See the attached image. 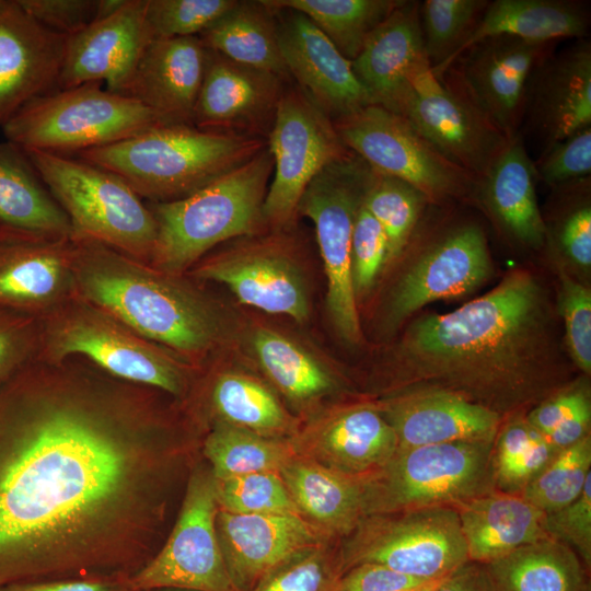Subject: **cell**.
<instances>
[{"label":"cell","mask_w":591,"mask_h":591,"mask_svg":"<svg viewBox=\"0 0 591 591\" xmlns=\"http://www.w3.org/2000/svg\"><path fill=\"white\" fill-rule=\"evenodd\" d=\"M158 392L76 357L0 382V587L128 559L179 426Z\"/></svg>","instance_id":"obj_1"},{"label":"cell","mask_w":591,"mask_h":591,"mask_svg":"<svg viewBox=\"0 0 591 591\" xmlns=\"http://www.w3.org/2000/svg\"><path fill=\"white\" fill-rule=\"evenodd\" d=\"M412 389L459 394L499 415L552 390L555 339L546 294L513 269L493 290L445 314L413 322L398 345Z\"/></svg>","instance_id":"obj_2"},{"label":"cell","mask_w":591,"mask_h":591,"mask_svg":"<svg viewBox=\"0 0 591 591\" xmlns=\"http://www.w3.org/2000/svg\"><path fill=\"white\" fill-rule=\"evenodd\" d=\"M74 240L76 293L190 364L227 340L228 320L187 275H174L99 241Z\"/></svg>","instance_id":"obj_3"},{"label":"cell","mask_w":591,"mask_h":591,"mask_svg":"<svg viewBox=\"0 0 591 591\" xmlns=\"http://www.w3.org/2000/svg\"><path fill=\"white\" fill-rule=\"evenodd\" d=\"M266 146L262 137L160 124L77 157L118 175L144 201L169 202L240 167Z\"/></svg>","instance_id":"obj_4"},{"label":"cell","mask_w":591,"mask_h":591,"mask_svg":"<svg viewBox=\"0 0 591 591\" xmlns=\"http://www.w3.org/2000/svg\"><path fill=\"white\" fill-rule=\"evenodd\" d=\"M274 160L266 146L252 160L193 195L169 202L146 201L157 223L151 266L186 273L217 245L268 229L263 206Z\"/></svg>","instance_id":"obj_5"},{"label":"cell","mask_w":591,"mask_h":591,"mask_svg":"<svg viewBox=\"0 0 591 591\" xmlns=\"http://www.w3.org/2000/svg\"><path fill=\"white\" fill-rule=\"evenodd\" d=\"M37 360L81 358L116 379L183 397L199 368L152 343L77 293L39 318Z\"/></svg>","instance_id":"obj_6"},{"label":"cell","mask_w":591,"mask_h":591,"mask_svg":"<svg viewBox=\"0 0 591 591\" xmlns=\"http://www.w3.org/2000/svg\"><path fill=\"white\" fill-rule=\"evenodd\" d=\"M24 150L67 215L72 237L99 241L150 264L157 223L147 202L124 179L79 158Z\"/></svg>","instance_id":"obj_7"},{"label":"cell","mask_w":591,"mask_h":591,"mask_svg":"<svg viewBox=\"0 0 591 591\" xmlns=\"http://www.w3.org/2000/svg\"><path fill=\"white\" fill-rule=\"evenodd\" d=\"M165 124L138 101L90 82L30 101L1 128L23 149L69 155Z\"/></svg>","instance_id":"obj_8"},{"label":"cell","mask_w":591,"mask_h":591,"mask_svg":"<svg viewBox=\"0 0 591 591\" xmlns=\"http://www.w3.org/2000/svg\"><path fill=\"white\" fill-rule=\"evenodd\" d=\"M495 441H456L397 449L362 477L366 517L449 506L495 489Z\"/></svg>","instance_id":"obj_9"},{"label":"cell","mask_w":591,"mask_h":591,"mask_svg":"<svg viewBox=\"0 0 591 591\" xmlns=\"http://www.w3.org/2000/svg\"><path fill=\"white\" fill-rule=\"evenodd\" d=\"M374 171L351 155L324 167L301 197L298 215L314 224L327 281L326 309L338 336L350 345L362 334L351 270L355 219L370 187Z\"/></svg>","instance_id":"obj_10"},{"label":"cell","mask_w":591,"mask_h":591,"mask_svg":"<svg viewBox=\"0 0 591 591\" xmlns=\"http://www.w3.org/2000/svg\"><path fill=\"white\" fill-rule=\"evenodd\" d=\"M338 548L341 572L376 564L437 581L468 561L454 507L441 506L364 517Z\"/></svg>","instance_id":"obj_11"},{"label":"cell","mask_w":591,"mask_h":591,"mask_svg":"<svg viewBox=\"0 0 591 591\" xmlns=\"http://www.w3.org/2000/svg\"><path fill=\"white\" fill-rule=\"evenodd\" d=\"M267 147L274 171L263 217L274 231L293 224L302 195L324 167L352 154L333 120L296 84L286 86L281 95Z\"/></svg>","instance_id":"obj_12"},{"label":"cell","mask_w":591,"mask_h":591,"mask_svg":"<svg viewBox=\"0 0 591 591\" xmlns=\"http://www.w3.org/2000/svg\"><path fill=\"white\" fill-rule=\"evenodd\" d=\"M333 123L345 146L372 170L408 183L430 202L474 196L476 179L401 115L371 104Z\"/></svg>","instance_id":"obj_13"},{"label":"cell","mask_w":591,"mask_h":591,"mask_svg":"<svg viewBox=\"0 0 591 591\" xmlns=\"http://www.w3.org/2000/svg\"><path fill=\"white\" fill-rule=\"evenodd\" d=\"M218 510L212 474L195 472L170 537L160 553L128 580L129 588L132 591L158 588L240 591L219 544Z\"/></svg>","instance_id":"obj_14"},{"label":"cell","mask_w":591,"mask_h":591,"mask_svg":"<svg viewBox=\"0 0 591 591\" xmlns=\"http://www.w3.org/2000/svg\"><path fill=\"white\" fill-rule=\"evenodd\" d=\"M275 232L242 237L243 243L204 256L186 275L225 286L243 304L305 322L309 294L292 241Z\"/></svg>","instance_id":"obj_15"},{"label":"cell","mask_w":591,"mask_h":591,"mask_svg":"<svg viewBox=\"0 0 591 591\" xmlns=\"http://www.w3.org/2000/svg\"><path fill=\"white\" fill-rule=\"evenodd\" d=\"M558 42L512 36L485 38L465 50L441 78L508 139L520 132L531 73L556 51Z\"/></svg>","instance_id":"obj_16"},{"label":"cell","mask_w":591,"mask_h":591,"mask_svg":"<svg viewBox=\"0 0 591 591\" xmlns=\"http://www.w3.org/2000/svg\"><path fill=\"white\" fill-rule=\"evenodd\" d=\"M396 114L476 181L508 141L468 101L439 80L431 68L413 77Z\"/></svg>","instance_id":"obj_17"},{"label":"cell","mask_w":591,"mask_h":591,"mask_svg":"<svg viewBox=\"0 0 591 591\" xmlns=\"http://www.w3.org/2000/svg\"><path fill=\"white\" fill-rule=\"evenodd\" d=\"M493 274L487 237L472 221L452 224L428 244L395 285L385 321L395 328L419 309L437 300L464 297Z\"/></svg>","instance_id":"obj_18"},{"label":"cell","mask_w":591,"mask_h":591,"mask_svg":"<svg viewBox=\"0 0 591 591\" xmlns=\"http://www.w3.org/2000/svg\"><path fill=\"white\" fill-rule=\"evenodd\" d=\"M206 49L192 125L205 130L267 139L289 80Z\"/></svg>","instance_id":"obj_19"},{"label":"cell","mask_w":591,"mask_h":591,"mask_svg":"<svg viewBox=\"0 0 591 591\" xmlns=\"http://www.w3.org/2000/svg\"><path fill=\"white\" fill-rule=\"evenodd\" d=\"M274 9L289 77L323 113L335 120L373 104L351 62L304 14Z\"/></svg>","instance_id":"obj_20"},{"label":"cell","mask_w":591,"mask_h":591,"mask_svg":"<svg viewBox=\"0 0 591 591\" xmlns=\"http://www.w3.org/2000/svg\"><path fill=\"white\" fill-rule=\"evenodd\" d=\"M289 440L296 455L355 477L379 471L398 449L393 428L370 404L331 408Z\"/></svg>","instance_id":"obj_21"},{"label":"cell","mask_w":591,"mask_h":591,"mask_svg":"<svg viewBox=\"0 0 591 591\" xmlns=\"http://www.w3.org/2000/svg\"><path fill=\"white\" fill-rule=\"evenodd\" d=\"M144 11L146 0H126L111 16L68 36L56 90L105 82L107 90L124 94L153 39Z\"/></svg>","instance_id":"obj_22"},{"label":"cell","mask_w":591,"mask_h":591,"mask_svg":"<svg viewBox=\"0 0 591 591\" xmlns=\"http://www.w3.org/2000/svg\"><path fill=\"white\" fill-rule=\"evenodd\" d=\"M74 294L72 237L0 235V308L39 320Z\"/></svg>","instance_id":"obj_23"},{"label":"cell","mask_w":591,"mask_h":591,"mask_svg":"<svg viewBox=\"0 0 591 591\" xmlns=\"http://www.w3.org/2000/svg\"><path fill=\"white\" fill-rule=\"evenodd\" d=\"M66 40L19 0H0V127L30 101L57 89Z\"/></svg>","instance_id":"obj_24"},{"label":"cell","mask_w":591,"mask_h":591,"mask_svg":"<svg viewBox=\"0 0 591 591\" xmlns=\"http://www.w3.org/2000/svg\"><path fill=\"white\" fill-rule=\"evenodd\" d=\"M522 124L544 148L591 126L589 38L555 51L531 73Z\"/></svg>","instance_id":"obj_25"},{"label":"cell","mask_w":591,"mask_h":591,"mask_svg":"<svg viewBox=\"0 0 591 591\" xmlns=\"http://www.w3.org/2000/svg\"><path fill=\"white\" fill-rule=\"evenodd\" d=\"M216 529L229 573L240 591H253L271 570L329 540L299 515L218 510Z\"/></svg>","instance_id":"obj_26"},{"label":"cell","mask_w":591,"mask_h":591,"mask_svg":"<svg viewBox=\"0 0 591 591\" xmlns=\"http://www.w3.org/2000/svg\"><path fill=\"white\" fill-rule=\"evenodd\" d=\"M398 449L456 441H495L501 415L459 394L410 389L378 405Z\"/></svg>","instance_id":"obj_27"},{"label":"cell","mask_w":591,"mask_h":591,"mask_svg":"<svg viewBox=\"0 0 591 591\" xmlns=\"http://www.w3.org/2000/svg\"><path fill=\"white\" fill-rule=\"evenodd\" d=\"M352 70L373 104L396 113L409 81L431 68L420 23V2L402 3L370 34Z\"/></svg>","instance_id":"obj_28"},{"label":"cell","mask_w":591,"mask_h":591,"mask_svg":"<svg viewBox=\"0 0 591 591\" xmlns=\"http://www.w3.org/2000/svg\"><path fill=\"white\" fill-rule=\"evenodd\" d=\"M207 49L198 36L155 38L143 50L124 92L165 124H189Z\"/></svg>","instance_id":"obj_29"},{"label":"cell","mask_w":591,"mask_h":591,"mask_svg":"<svg viewBox=\"0 0 591 591\" xmlns=\"http://www.w3.org/2000/svg\"><path fill=\"white\" fill-rule=\"evenodd\" d=\"M534 161L521 132L508 139L487 172L476 181L474 196L512 242L529 248L545 244L546 229L536 197Z\"/></svg>","instance_id":"obj_30"},{"label":"cell","mask_w":591,"mask_h":591,"mask_svg":"<svg viewBox=\"0 0 591 591\" xmlns=\"http://www.w3.org/2000/svg\"><path fill=\"white\" fill-rule=\"evenodd\" d=\"M454 508L471 561L487 564L551 537L545 529L546 513L518 494L494 489Z\"/></svg>","instance_id":"obj_31"},{"label":"cell","mask_w":591,"mask_h":591,"mask_svg":"<svg viewBox=\"0 0 591 591\" xmlns=\"http://www.w3.org/2000/svg\"><path fill=\"white\" fill-rule=\"evenodd\" d=\"M300 515L325 538L349 535L366 517L362 477L293 456L279 472Z\"/></svg>","instance_id":"obj_32"},{"label":"cell","mask_w":591,"mask_h":591,"mask_svg":"<svg viewBox=\"0 0 591 591\" xmlns=\"http://www.w3.org/2000/svg\"><path fill=\"white\" fill-rule=\"evenodd\" d=\"M0 235L72 237L71 223L25 150L0 142Z\"/></svg>","instance_id":"obj_33"},{"label":"cell","mask_w":591,"mask_h":591,"mask_svg":"<svg viewBox=\"0 0 591 591\" xmlns=\"http://www.w3.org/2000/svg\"><path fill=\"white\" fill-rule=\"evenodd\" d=\"M589 27L590 10L586 2L577 0L489 1L455 60L471 46L488 37L512 36L536 43L559 42L563 38L582 39L587 38Z\"/></svg>","instance_id":"obj_34"},{"label":"cell","mask_w":591,"mask_h":591,"mask_svg":"<svg viewBox=\"0 0 591 591\" xmlns=\"http://www.w3.org/2000/svg\"><path fill=\"white\" fill-rule=\"evenodd\" d=\"M198 37L206 48L235 62L290 79L280 53L275 9L265 0H236Z\"/></svg>","instance_id":"obj_35"},{"label":"cell","mask_w":591,"mask_h":591,"mask_svg":"<svg viewBox=\"0 0 591 591\" xmlns=\"http://www.w3.org/2000/svg\"><path fill=\"white\" fill-rule=\"evenodd\" d=\"M494 591H589L578 555L554 537L485 564Z\"/></svg>","instance_id":"obj_36"},{"label":"cell","mask_w":591,"mask_h":591,"mask_svg":"<svg viewBox=\"0 0 591 591\" xmlns=\"http://www.w3.org/2000/svg\"><path fill=\"white\" fill-rule=\"evenodd\" d=\"M251 347L260 369L270 382L293 404L304 406L337 386L329 369L305 347L270 327H258Z\"/></svg>","instance_id":"obj_37"},{"label":"cell","mask_w":591,"mask_h":591,"mask_svg":"<svg viewBox=\"0 0 591 591\" xmlns=\"http://www.w3.org/2000/svg\"><path fill=\"white\" fill-rule=\"evenodd\" d=\"M209 403L217 420L263 437L291 439L300 428L268 386L242 372L219 373L211 384Z\"/></svg>","instance_id":"obj_38"},{"label":"cell","mask_w":591,"mask_h":591,"mask_svg":"<svg viewBox=\"0 0 591 591\" xmlns=\"http://www.w3.org/2000/svg\"><path fill=\"white\" fill-rule=\"evenodd\" d=\"M304 14L350 62L403 0H265Z\"/></svg>","instance_id":"obj_39"},{"label":"cell","mask_w":591,"mask_h":591,"mask_svg":"<svg viewBox=\"0 0 591 591\" xmlns=\"http://www.w3.org/2000/svg\"><path fill=\"white\" fill-rule=\"evenodd\" d=\"M215 479L260 472L279 473L296 452L289 439L263 437L217 420L204 443Z\"/></svg>","instance_id":"obj_40"},{"label":"cell","mask_w":591,"mask_h":591,"mask_svg":"<svg viewBox=\"0 0 591 591\" xmlns=\"http://www.w3.org/2000/svg\"><path fill=\"white\" fill-rule=\"evenodd\" d=\"M487 0H426L420 3L425 51L440 79L477 25Z\"/></svg>","instance_id":"obj_41"},{"label":"cell","mask_w":591,"mask_h":591,"mask_svg":"<svg viewBox=\"0 0 591 591\" xmlns=\"http://www.w3.org/2000/svg\"><path fill=\"white\" fill-rule=\"evenodd\" d=\"M428 202V198L408 183L374 171L363 207L385 234L387 264L406 250Z\"/></svg>","instance_id":"obj_42"},{"label":"cell","mask_w":591,"mask_h":591,"mask_svg":"<svg viewBox=\"0 0 591 591\" xmlns=\"http://www.w3.org/2000/svg\"><path fill=\"white\" fill-rule=\"evenodd\" d=\"M591 438L584 437L561 449L549 464L520 494L545 513L557 511L581 494L591 478Z\"/></svg>","instance_id":"obj_43"},{"label":"cell","mask_w":591,"mask_h":591,"mask_svg":"<svg viewBox=\"0 0 591 591\" xmlns=\"http://www.w3.org/2000/svg\"><path fill=\"white\" fill-rule=\"evenodd\" d=\"M213 484L220 510L301 517L279 473L260 472L227 479L213 478Z\"/></svg>","instance_id":"obj_44"},{"label":"cell","mask_w":591,"mask_h":591,"mask_svg":"<svg viewBox=\"0 0 591 591\" xmlns=\"http://www.w3.org/2000/svg\"><path fill=\"white\" fill-rule=\"evenodd\" d=\"M331 541L301 552L267 573L253 591H337L343 575Z\"/></svg>","instance_id":"obj_45"},{"label":"cell","mask_w":591,"mask_h":591,"mask_svg":"<svg viewBox=\"0 0 591 591\" xmlns=\"http://www.w3.org/2000/svg\"><path fill=\"white\" fill-rule=\"evenodd\" d=\"M236 0H146V21L152 38L199 36Z\"/></svg>","instance_id":"obj_46"},{"label":"cell","mask_w":591,"mask_h":591,"mask_svg":"<svg viewBox=\"0 0 591 591\" xmlns=\"http://www.w3.org/2000/svg\"><path fill=\"white\" fill-rule=\"evenodd\" d=\"M387 256L385 234L362 202L351 237V270L357 301L374 287L384 267L389 265Z\"/></svg>","instance_id":"obj_47"},{"label":"cell","mask_w":591,"mask_h":591,"mask_svg":"<svg viewBox=\"0 0 591 591\" xmlns=\"http://www.w3.org/2000/svg\"><path fill=\"white\" fill-rule=\"evenodd\" d=\"M558 312L564 320L570 357L584 373L591 372V292L565 273L559 276Z\"/></svg>","instance_id":"obj_48"},{"label":"cell","mask_w":591,"mask_h":591,"mask_svg":"<svg viewBox=\"0 0 591 591\" xmlns=\"http://www.w3.org/2000/svg\"><path fill=\"white\" fill-rule=\"evenodd\" d=\"M537 179L556 187L591 174V126L543 149L534 161Z\"/></svg>","instance_id":"obj_49"},{"label":"cell","mask_w":591,"mask_h":591,"mask_svg":"<svg viewBox=\"0 0 591 591\" xmlns=\"http://www.w3.org/2000/svg\"><path fill=\"white\" fill-rule=\"evenodd\" d=\"M590 184L572 205L559 215L553 227L545 225V244L552 241L572 264L584 269L591 266ZM544 244V245H545Z\"/></svg>","instance_id":"obj_50"},{"label":"cell","mask_w":591,"mask_h":591,"mask_svg":"<svg viewBox=\"0 0 591 591\" xmlns=\"http://www.w3.org/2000/svg\"><path fill=\"white\" fill-rule=\"evenodd\" d=\"M39 320L0 308V382L37 360Z\"/></svg>","instance_id":"obj_51"},{"label":"cell","mask_w":591,"mask_h":591,"mask_svg":"<svg viewBox=\"0 0 591 591\" xmlns=\"http://www.w3.org/2000/svg\"><path fill=\"white\" fill-rule=\"evenodd\" d=\"M545 529L551 537L569 546L584 567L591 566V478L579 497L568 506L546 513Z\"/></svg>","instance_id":"obj_52"},{"label":"cell","mask_w":591,"mask_h":591,"mask_svg":"<svg viewBox=\"0 0 591 591\" xmlns=\"http://www.w3.org/2000/svg\"><path fill=\"white\" fill-rule=\"evenodd\" d=\"M45 28L71 36L95 21L96 0H19Z\"/></svg>","instance_id":"obj_53"},{"label":"cell","mask_w":591,"mask_h":591,"mask_svg":"<svg viewBox=\"0 0 591 591\" xmlns=\"http://www.w3.org/2000/svg\"><path fill=\"white\" fill-rule=\"evenodd\" d=\"M430 582L433 581L408 577L381 565L360 564L341 575L337 591H407Z\"/></svg>","instance_id":"obj_54"},{"label":"cell","mask_w":591,"mask_h":591,"mask_svg":"<svg viewBox=\"0 0 591 591\" xmlns=\"http://www.w3.org/2000/svg\"><path fill=\"white\" fill-rule=\"evenodd\" d=\"M589 403V395L582 389H567L544 398L526 415L525 419L536 431L546 437L559 424Z\"/></svg>","instance_id":"obj_55"},{"label":"cell","mask_w":591,"mask_h":591,"mask_svg":"<svg viewBox=\"0 0 591 591\" xmlns=\"http://www.w3.org/2000/svg\"><path fill=\"white\" fill-rule=\"evenodd\" d=\"M434 591H494L485 564L466 561L440 579Z\"/></svg>","instance_id":"obj_56"},{"label":"cell","mask_w":591,"mask_h":591,"mask_svg":"<svg viewBox=\"0 0 591 591\" xmlns=\"http://www.w3.org/2000/svg\"><path fill=\"white\" fill-rule=\"evenodd\" d=\"M591 403L583 405L559 424L545 438L558 450L565 449L590 436Z\"/></svg>","instance_id":"obj_57"},{"label":"cell","mask_w":591,"mask_h":591,"mask_svg":"<svg viewBox=\"0 0 591 591\" xmlns=\"http://www.w3.org/2000/svg\"><path fill=\"white\" fill-rule=\"evenodd\" d=\"M0 591H124V589L116 582L65 580L10 584L0 587Z\"/></svg>","instance_id":"obj_58"},{"label":"cell","mask_w":591,"mask_h":591,"mask_svg":"<svg viewBox=\"0 0 591 591\" xmlns=\"http://www.w3.org/2000/svg\"><path fill=\"white\" fill-rule=\"evenodd\" d=\"M126 0H96L95 21L106 19L117 12ZM94 21V22H95Z\"/></svg>","instance_id":"obj_59"},{"label":"cell","mask_w":591,"mask_h":591,"mask_svg":"<svg viewBox=\"0 0 591 591\" xmlns=\"http://www.w3.org/2000/svg\"><path fill=\"white\" fill-rule=\"evenodd\" d=\"M438 582H439V580L427 583V584H424V586H420V587L412 589V590H407V591H434V588H436Z\"/></svg>","instance_id":"obj_60"},{"label":"cell","mask_w":591,"mask_h":591,"mask_svg":"<svg viewBox=\"0 0 591 591\" xmlns=\"http://www.w3.org/2000/svg\"><path fill=\"white\" fill-rule=\"evenodd\" d=\"M178 591H189V590H183V589H178Z\"/></svg>","instance_id":"obj_61"}]
</instances>
